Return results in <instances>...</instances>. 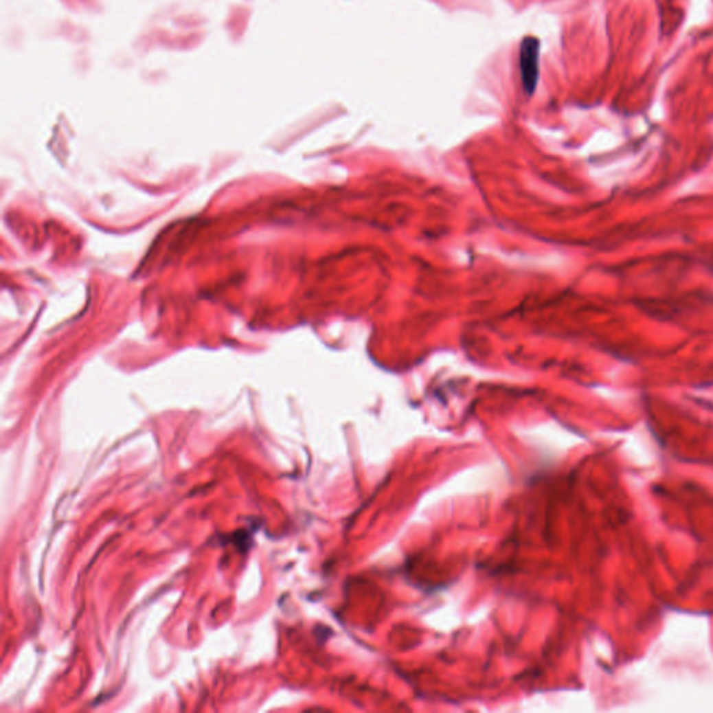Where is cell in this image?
<instances>
[{"instance_id": "cell-1", "label": "cell", "mask_w": 713, "mask_h": 713, "mask_svg": "<svg viewBox=\"0 0 713 713\" xmlns=\"http://www.w3.org/2000/svg\"><path fill=\"white\" fill-rule=\"evenodd\" d=\"M539 41L534 36H527L520 47V71L528 95L534 93L539 77Z\"/></svg>"}]
</instances>
